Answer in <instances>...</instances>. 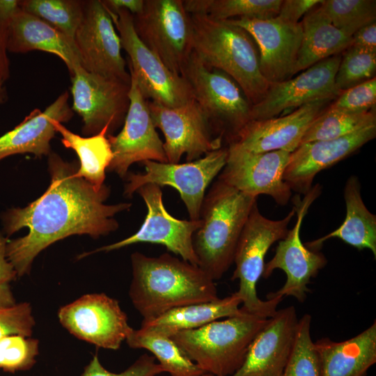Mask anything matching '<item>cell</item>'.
<instances>
[{"label":"cell","instance_id":"obj_21","mask_svg":"<svg viewBox=\"0 0 376 376\" xmlns=\"http://www.w3.org/2000/svg\"><path fill=\"white\" fill-rule=\"evenodd\" d=\"M331 100L303 105L288 115L264 120H251L228 143V148L251 153L297 148L315 119Z\"/></svg>","mask_w":376,"mask_h":376},{"label":"cell","instance_id":"obj_3","mask_svg":"<svg viewBox=\"0 0 376 376\" xmlns=\"http://www.w3.org/2000/svg\"><path fill=\"white\" fill-rule=\"evenodd\" d=\"M193 52L207 67L221 70L240 87L251 105L265 95L270 83L260 70L255 41L243 28L228 20L191 14Z\"/></svg>","mask_w":376,"mask_h":376},{"label":"cell","instance_id":"obj_18","mask_svg":"<svg viewBox=\"0 0 376 376\" xmlns=\"http://www.w3.org/2000/svg\"><path fill=\"white\" fill-rule=\"evenodd\" d=\"M341 55L320 61L294 78L270 83L264 97L251 106V120L269 119L289 109L322 100H335L341 93L335 85Z\"/></svg>","mask_w":376,"mask_h":376},{"label":"cell","instance_id":"obj_25","mask_svg":"<svg viewBox=\"0 0 376 376\" xmlns=\"http://www.w3.org/2000/svg\"><path fill=\"white\" fill-rule=\"evenodd\" d=\"M8 51L24 54L42 51L59 57L70 75L81 66V59L73 39L41 19L20 9L6 33Z\"/></svg>","mask_w":376,"mask_h":376},{"label":"cell","instance_id":"obj_17","mask_svg":"<svg viewBox=\"0 0 376 376\" xmlns=\"http://www.w3.org/2000/svg\"><path fill=\"white\" fill-rule=\"evenodd\" d=\"M130 105L121 131L107 136L113 152L107 169L124 178L130 166L147 160L167 163L164 143L152 122L148 100L130 74Z\"/></svg>","mask_w":376,"mask_h":376},{"label":"cell","instance_id":"obj_8","mask_svg":"<svg viewBox=\"0 0 376 376\" xmlns=\"http://www.w3.org/2000/svg\"><path fill=\"white\" fill-rule=\"evenodd\" d=\"M108 12L120 38L122 49L127 54L129 72L143 96L169 107H177L194 99L185 79L171 72L140 40L134 30L133 15L126 10Z\"/></svg>","mask_w":376,"mask_h":376},{"label":"cell","instance_id":"obj_33","mask_svg":"<svg viewBox=\"0 0 376 376\" xmlns=\"http://www.w3.org/2000/svg\"><path fill=\"white\" fill-rule=\"evenodd\" d=\"M373 123H376V116L373 110L364 113H352L327 107L309 126L300 145L337 139Z\"/></svg>","mask_w":376,"mask_h":376},{"label":"cell","instance_id":"obj_4","mask_svg":"<svg viewBox=\"0 0 376 376\" xmlns=\"http://www.w3.org/2000/svg\"><path fill=\"white\" fill-rule=\"evenodd\" d=\"M257 197L246 194L219 179L205 196L201 226L193 237L201 267L213 281L233 263L236 246Z\"/></svg>","mask_w":376,"mask_h":376},{"label":"cell","instance_id":"obj_7","mask_svg":"<svg viewBox=\"0 0 376 376\" xmlns=\"http://www.w3.org/2000/svg\"><path fill=\"white\" fill-rule=\"evenodd\" d=\"M214 135L230 143L251 120V104L225 72L205 65L193 52L181 73Z\"/></svg>","mask_w":376,"mask_h":376},{"label":"cell","instance_id":"obj_47","mask_svg":"<svg viewBox=\"0 0 376 376\" xmlns=\"http://www.w3.org/2000/svg\"><path fill=\"white\" fill-rule=\"evenodd\" d=\"M6 33L0 30V85L10 77V61L8 56Z\"/></svg>","mask_w":376,"mask_h":376},{"label":"cell","instance_id":"obj_49","mask_svg":"<svg viewBox=\"0 0 376 376\" xmlns=\"http://www.w3.org/2000/svg\"><path fill=\"white\" fill-rule=\"evenodd\" d=\"M201 376H214V375L209 373H203Z\"/></svg>","mask_w":376,"mask_h":376},{"label":"cell","instance_id":"obj_30","mask_svg":"<svg viewBox=\"0 0 376 376\" xmlns=\"http://www.w3.org/2000/svg\"><path fill=\"white\" fill-rule=\"evenodd\" d=\"M54 125L56 132L61 136L62 144L73 150L79 157L77 175L84 179L96 189H101L104 185L105 171L113 158L107 138V128L95 135L81 136L69 130L58 121H55Z\"/></svg>","mask_w":376,"mask_h":376},{"label":"cell","instance_id":"obj_45","mask_svg":"<svg viewBox=\"0 0 376 376\" xmlns=\"http://www.w3.org/2000/svg\"><path fill=\"white\" fill-rule=\"evenodd\" d=\"M19 0H0V30L7 31L17 12L20 10Z\"/></svg>","mask_w":376,"mask_h":376},{"label":"cell","instance_id":"obj_28","mask_svg":"<svg viewBox=\"0 0 376 376\" xmlns=\"http://www.w3.org/2000/svg\"><path fill=\"white\" fill-rule=\"evenodd\" d=\"M346 216L343 224L330 233L307 242L310 249L319 251L330 238H338L359 250L368 249L376 258V216L366 207L358 177L348 178L344 187Z\"/></svg>","mask_w":376,"mask_h":376},{"label":"cell","instance_id":"obj_27","mask_svg":"<svg viewBox=\"0 0 376 376\" xmlns=\"http://www.w3.org/2000/svg\"><path fill=\"white\" fill-rule=\"evenodd\" d=\"M236 292L223 299L172 308L155 318L143 320L140 330L150 334L171 337L178 332L201 327L221 318L240 312Z\"/></svg>","mask_w":376,"mask_h":376},{"label":"cell","instance_id":"obj_10","mask_svg":"<svg viewBox=\"0 0 376 376\" xmlns=\"http://www.w3.org/2000/svg\"><path fill=\"white\" fill-rule=\"evenodd\" d=\"M227 157V148L221 147L196 160L183 164L144 161L142 162L144 173L127 174L124 194L131 197L146 184H155L160 187L171 186L179 192L190 219L198 220L205 190L224 167Z\"/></svg>","mask_w":376,"mask_h":376},{"label":"cell","instance_id":"obj_29","mask_svg":"<svg viewBox=\"0 0 376 376\" xmlns=\"http://www.w3.org/2000/svg\"><path fill=\"white\" fill-rule=\"evenodd\" d=\"M319 4L301 21L302 40L294 75L320 61L340 54L351 45L352 36L335 27Z\"/></svg>","mask_w":376,"mask_h":376},{"label":"cell","instance_id":"obj_43","mask_svg":"<svg viewBox=\"0 0 376 376\" xmlns=\"http://www.w3.org/2000/svg\"><path fill=\"white\" fill-rule=\"evenodd\" d=\"M322 0H283L278 16L290 22L297 23Z\"/></svg>","mask_w":376,"mask_h":376},{"label":"cell","instance_id":"obj_48","mask_svg":"<svg viewBox=\"0 0 376 376\" xmlns=\"http://www.w3.org/2000/svg\"><path fill=\"white\" fill-rule=\"evenodd\" d=\"M8 98L6 88L3 85H0V105L3 104Z\"/></svg>","mask_w":376,"mask_h":376},{"label":"cell","instance_id":"obj_11","mask_svg":"<svg viewBox=\"0 0 376 376\" xmlns=\"http://www.w3.org/2000/svg\"><path fill=\"white\" fill-rule=\"evenodd\" d=\"M72 109L82 119L81 132L91 136L107 128L112 135L124 123L130 83L90 72L81 66L70 75Z\"/></svg>","mask_w":376,"mask_h":376},{"label":"cell","instance_id":"obj_19","mask_svg":"<svg viewBox=\"0 0 376 376\" xmlns=\"http://www.w3.org/2000/svg\"><path fill=\"white\" fill-rule=\"evenodd\" d=\"M226 163L218 179L252 196H271L280 205H285L292 190L283 180L291 152L275 150L251 153L227 148Z\"/></svg>","mask_w":376,"mask_h":376},{"label":"cell","instance_id":"obj_41","mask_svg":"<svg viewBox=\"0 0 376 376\" xmlns=\"http://www.w3.org/2000/svg\"><path fill=\"white\" fill-rule=\"evenodd\" d=\"M164 372L155 357L148 354L141 355L130 367L118 373L107 370L95 354L80 376H157Z\"/></svg>","mask_w":376,"mask_h":376},{"label":"cell","instance_id":"obj_32","mask_svg":"<svg viewBox=\"0 0 376 376\" xmlns=\"http://www.w3.org/2000/svg\"><path fill=\"white\" fill-rule=\"evenodd\" d=\"M132 348L150 352L171 376H201L205 373L170 338L131 329L125 339Z\"/></svg>","mask_w":376,"mask_h":376},{"label":"cell","instance_id":"obj_39","mask_svg":"<svg viewBox=\"0 0 376 376\" xmlns=\"http://www.w3.org/2000/svg\"><path fill=\"white\" fill-rule=\"evenodd\" d=\"M376 104V77L342 91L327 108L352 113L373 110Z\"/></svg>","mask_w":376,"mask_h":376},{"label":"cell","instance_id":"obj_16","mask_svg":"<svg viewBox=\"0 0 376 376\" xmlns=\"http://www.w3.org/2000/svg\"><path fill=\"white\" fill-rule=\"evenodd\" d=\"M74 40L86 70L126 83L131 82L121 42L111 17L101 0L85 1L82 20Z\"/></svg>","mask_w":376,"mask_h":376},{"label":"cell","instance_id":"obj_13","mask_svg":"<svg viewBox=\"0 0 376 376\" xmlns=\"http://www.w3.org/2000/svg\"><path fill=\"white\" fill-rule=\"evenodd\" d=\"M148 106L155 127L164 136L168 163H179L183 155L187 162H192L221 148L222 139L214 135L208 118L194 99L177 107L150 100Z\"/></svg>","mask_w":376,"mask_h":376},{"label":"cell","instance_id":"obj_37","mask_svg":"<svg viewBox=\"0 0 376 376\" xmlns=\"http://www.w3.org/2000/svg\"><path fill=\"white\" fill-rule=\"evenodd\" d=\"M375 72L376 52L350 47L341 55L336 87L342 92L375 77Z\"/></svg>","mask_w":376,"mask_h":376},{"label":"cell","instance_id":"obj_2","mask_svg":"<svg viewBox=\"0 0 376 376\" xmlns=\"http://www.w3.org/2000/svg\"><path fill=\"white\" fill-rule=\"evenodd\" d=\"M129 296L143 320L180 306L217 299L213 281L201 267L169 253L157 257L131 255Z\"/></svg>","mask_w":376,"mask_h":376},{"label":"cell","instance_id":"obj_23","mask_svg":"<svg viewBox=\"0 0 376 376\" xmlns=\"http://www.w3.org/2000/svg\"><path fill=\"white\" fill-rule=\"evenodd\" d=\"M299 319L293 306L276 311L251 341L231 376H281L291 354Z\"/></svg>","mask_w":376,"mask_h":376},{"label":"cell","instance_id":"obj_20","mask_svg":"<svg viewBox=\"0 0 376 376\" xmlns=\"http://www.w3.org/2000/svg\"><path fill=\"white\" fill-rule=\"evenodd\" d=\"M228 20L245 29L253 38L259 52L260 72L268 82L292 78L302 40L301 22L293 23L279 16L267 19Z\"/></svg>","mask_w":376,"mask_h":376},{"label":"cell","instance_id":"obj_44","mask_svg":"<svg viewBox=\"0 0 376 376\" xmlns=\"http://www.w3.org/2000/svg\"><path fill=\"white\" fill-rule=\"evenodd\" d=\"M350 47L376 52V22L357 31L352 36Z\"/></svg>","mask_w":376,"mask_h":376},{"label":"cell","instance_id":"obj_26","mask_svg":"<svg viewBox=\"0 0 376 376\" xmlns=\"http://www.w3.org/2000/svg\"><path fill=\"white\" fill-rule=\"evenodd\" d=\"M321 376H366L376 362V322L341 342L322 338L314 343Z\"/></svg>","mask_w":376,"mask_h":376},{"label":"cell","instance_id":"obj_15","mask_svg":"<svg viewBox=\"0 0 376 376\" xmlns=\"http://www.w3.org/2000/svg\"><path fill=\"white\" fill-rule=\"evenodd\" d=\"M62 326L79 340L117 350L132 329L118 301L104 293L86 294L61 307Z\"/></svg>","mask_w":376,"mask_h":376},{"label":"cell","instance_id":"obj_46","mask_svg":"<svg viewBox=\"0 0 376 376\" xmlns=\"http://www.w3.org/2000/svg\"><path fill=\"white\" fill-rule=\"evenodd\" d=\"M109 12L119 10H128L133 15L139 14L144 6V0H101Z\"/></svg>","mask_w":376,"mask_h":376},{"label":"cell","instance_id":"obj_9","mask_svg":"<svg viewBox=\"0 0 376 376\" xmlns=\"http://www.w3.org/2000/svg\"><path fill=\"white\" fill-rule=\"evenodd\" d=\"M140 40L173 73L181 75L193 53V26L183 0H144L133 15Z\"/></svg>","mask_w":376,"mask_h":376},{"label":"cell","instance_id":"obj_36","mask_svg":"<svg viewBox=\"0 0 376 376\" xmlns=\"http://www.w3.org/2000/svg\"><path fill=\"white\" fill-rule=\"evenodd\" d=\"M311 316L298 321L293 347L281 376H321L320 362L311 337Z\"/></svg>","mask_w":376,"mask_h":376},{"label":"cell","instance_id":"obj_6","mask_svg":"<svg viewBox=\"0 0 376 376\" xmlns=\"http://www.w3.org/2000/svg\"><path fill=\"white\" fill-rule=\"evenodd\" d=\"M295 214L293 207L283 219L272 220L260 212L257 202L251 209L236 246L233 260L235 269L231 277L233 281L239 280V289L235 292L242 301L241 308L250 313L271 318L283 299L278 297L261 300L256 285L263 273L267 252L274 242L286 236Z\"/></svg>","mask_w":376,"mask_h":376},{"label":"cell","instance_id":"obj_1","mask_svg":"<svg viewBox=\"0 0 376 376\" xmlns=\"http://www.w3.org/2000/svg\"><path fill=\"white\" fill-rule=\"evenodd\" d=\"M48 156L47 189L27 206L8 210L2 216L7 237L29 228L26 235L6 244V257L17 277L29 274L35 258L58 240L72 235L98 238L115 231L118 223L114 216L132 206L131 203L107 205L109 187L96 189L77 175L78 162H68L54 152Z\"/></svg>","mask_w":376,"mask_h":376},{"label":"cell","instance_id":"obj_38","mask_svg":"<svg viewBox=\"0 0 376 376\" xmlns=\"http://www.w3.org/2000/svg\"><path fill=\"white\" fill-rule=\"evenodd\" d=\"M39 353L38 339L9 335L0 339V369L6 373L30 370Z\"/></svg>","mask_w":376,"mask_h":376},{"label":"cell","instance_id":"obj_5","mask_svg":"<svg viewBox=\"0 0 376 376\" xmlns=\"http://www.w3.org/2000/svg\"><path fill=\"white\" fill-rule=\"evenodd\" d=\"M267 321L240 307L235 315L170 338L205 373L231 376L242 366L251 341Z\"/></svg>","mask_w":376,"mask_h":376},{"label":"cell","instance_id":"obj_31","mask_svg":"<svg viewBox=\"0 0 376 376\" xmlns=\"http://www.w3.org/2000/svg\"><path fill=\"white\" fill-rule=\"evenodd\" d=\"M283 0H183L189 14H204L219 20L267 19L278 16Z\"/></svg>","mask_w":376,"mask_h":376},{"label":"cell","instance_id":"obj_40","mask_svg":"<svg viewBox=\"0 0 376 376\" xmlns=\"http://www.w3.org/2000/svg\"><path fill=\"white\" fill-rule=\"evenodd\" d=\"M36 322L29 303L0 307V339L9 335L31 337Z\"/></svg>","mask_w":376,"mask_h":376},{"label":"cell","instance_id":"obj_14","mask_svg":"<svg viewBox=\"0 0 376 376\" xmlns=\"http://www.w3.org/2000/svg\"><path fill=\"white\" fill-rule=\"evenodd\" d=\"M136 192L144 201L147 214L140 228L132 235L119 242L85 253L79 258L99 251H111L136 243L162 244L182 260L198 266L193 246V237L201 226V220L178 219L165 208L161 187L146 184Z\"/></svg>","mask_w":376,"mask_h":376},{"label":"cell","instance_id":"obj_22","mask_svg":"<svg viewBox=\"0 0 376 376\" xmlns=\"http://www.w3.org/2000/svg\"><path fill=\"white\" fill-rule=\"evenodd\" d=\"M376 136V123L343 136L301 144L290 153L283 180L291 190L306 194L315 175L350 156Z\"/></svg>","mask_w":376,"mask_h":376},{"label":"cell","instance_id":"obj_24","mask_svg":"<svg viewBox=\"0 0 376 376\" xmlns=\"http://www.w3.org/2000/svg\"><path fill=\"white\" fill-rule=\"evenodd\" d=\"M69 93L63 92L44 111L34 109L13 130L0 136V161L10 155L31 153L41 157L51 153L50 141L56 133L54 122L67 123L74 112Z\"/></svg>","mask_w":376,"mask_h":376},{"label":"cell","instance_id":"obj_42","mask_svg":"<svg viewBox=\"0 0 376 376\" xmlns=\"http://www.w3.org/2000/svg\"><path fill=\"white\" fill-rule=\"evenodd\" d=\"M8 240L7 237H4L0 232V307H8L16 304L11 290L10 282L15 280L17 274L6 257V249Z\"/></svg>","mask_w":376,"mask_h":376},{"label":"cell","instance_id":"obj_35","mask_svg":"<svg viewBox=\"0 0 376 376\" xmlns=\"http://www.w3.org/2000/svg\"><path fill=\"white\" fill-rule=\"evenodd\" d=\"M319 6L335 27L351 36L376 22L375 0H322Z\"/></svg>","mask_w":376,"mask_h":376},{"label":"cell","instance_id":"obj_12","mask_svg":"<svg viewBox=\"0 0 376 376\" xmlns=\"http://www.w3.org/2000/svg\"><path fill=\"white\" fill-rule=\"evenodd\" d=\"M321 187H312L302 201L294 199L297 221L288 230L286 236L279 241L274 257L266 264L262 276L267 279L276 269L283 270L287 276L285 284L279 290L267 295V299L292 296L303 302L306 294L311 292L308 285L311 279L315 277L327 264V260L319 251L308 249L300 237L303 219L313 202L319 196Z\"/></svg>","mask_w":376,"mask_h":376},{"label":"cell","instance_id":"obj_34","mask_svg":"<svg viewBox=\"0 0 376 376\" xmlns=\"http://www.w3.org/2000/svg\"><path fill=\"white\" fill-rule=\"evenodd\" d=\"M85 1L20 0V8L52 26L74 40L82 20Z\"/></svg>","mask_w":376,"mask_h":376}]
</instances>
